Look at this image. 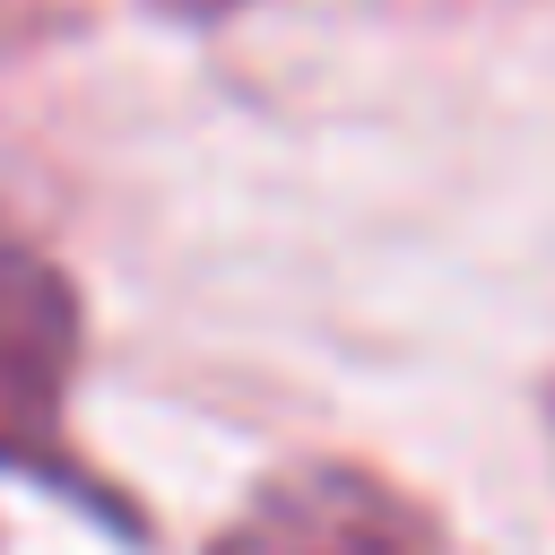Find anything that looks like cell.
I'll use <instances>...</instances> for the list:
<instances>
[{
    "label": "cell",
    "mask_w": 555,
    "mask_h": 555,
    "mask_svg": "<svg viewBox=\"0 0 555 555\" xmlns=\"http://www.w3.org/2000/svg\"><path fill=\"white\" fill-rule=\"evenodd\" d=\"M546 408H555V399H546Z\"/></svg>",
    "instance_id": "277c9868"
},
{
    "label": "cell",
    "mask_w": 555,
    "mask_h": 555,
    "mask_svg": "<svg viewBox=\"0 0 555 555\" xmlns=\"http://www.w3.org/2000/svg\"><path fill=\"white\" fill-rule=\"evenodd\" d=\"M208 555H434V520L347 460H304L269 477Z\"/></svg>",
    "instance_id": "7a4b0ae2"
},
{
    "label": "cell",
    "mask_w": 555,
    "mask_h": 555,
    "mask_svg": "<svg viewBox=\"0 0 555 555\" xmlns=\"http://www.w3.org/2000/svg\"><path fill=\"white\" fill-rule=\"evenodd\" d=\"M147 9H165V17H234L243 0H147Z\"/></svg>",
    "instance_id": "3957f363"
},
{
    "label": "cell",
    "mask_w": 555,
    "mask_h": 555,
    "mask_svg": "<svg viewBox=\"0 0 555 555\" xmlns=\"http://www.w3.org/2000/svg\"><path fill=\"white\" fill-rule=\"evenodd\" d=\"M69 373H78V286L43 251L0 243V460L52 486L69 477L61 460Z\"/></svg>",
    "instance_id": "6da1fadb"
}]
</instances>
